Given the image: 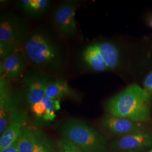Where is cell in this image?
<instances>
[{
	"label": "cell",
	"mask_w": 152,
	"mask_h": 152,
	"mask_svg": "<svg viewBox=\"0 0 152 152\" xmlns=\"http://www.w3.org/2000/svg\"><path fill=\"white\" fill-rule=\"evenodd\" d=\"M151 95L136 84L126 88L111 98L105 111L113 116L137 122H148L152 118Z\"/></svg>",
	"instance_id": "obj_1"
},
{
	"label": "cell",
	"mask_w": 152,
	"mask_h": 152,
	"mask_svg": "<svg viewBox=\"0 0 152 152\" xmlns=\"http://www.w3.org/2000/svg\"><path fill=\"white\" fill-rule=\"evenodd\" d=\"M24 50L27 60L39 68L54 70L61 65L59 49L43 32L36 31L28 35Z\"/></svg>",
	"instance_id": "obj_2"
},
{
	"label": "cell",
	"mask_w": 152,
	"mask_h": 152,
	"mask_svg": "<svg viewBox=\"0 0 152 152\" xmlns=\"http://www.w3.org/2000/svg\"><path fill=\"white\" fill-rule=\"evenodd\" d=\"M61 133L67 140L82 152H105L107 141L98 131L79 120L65 121L60 127Z\"/></svg>",
	"instance_id": "obj_3"
},
{
	"label": "cell",
	"mask_w": 152,
	"mask_h": 152,
	"mask_svg": "<svg viewBox=\"0 0 152 152\" xmlns=\"http://www.w3.org/2000/svg\"><path fill=\"white\" fill-rule=\"evenodd\" d=\"M25 23L15 15L7 12L0 19V58L4 60L21 52L28 37Z\"/></svg>",
	"instance_id": "obj_4"
},
{
	"label": "cell",
	"mask_w": 152,
	"mask_h": 152,
	"mask_svg": "<svg viewBox=\"0 0 152 152\" xmlns=\"http://www.w3.org/2000/svg\"><path fill=\"white\" fill-rule=\"evenodd\" d=\"M82 56L88 68L98 72L116 69L121 61L118 48L107 41L87 46L83 51Z\"/></svg>",
	"instance_id": "obj_5"
},
{
	"label": "cell",
	"mask_w": 152,
	"mask_h": 152,
	"mask_svg": "<svg viewBox=\"0 0 152 152\" xmlns=\"http://www.w3.org/2000/svg\"><path fill=\"white\" fill-rule=\"evenodd\" d=\"M149 126L148 122H137L109 114L100 122V128L104 132L109 136L120 137L149 131Z\"/></svg>",
	"instance_id": "obj_6"
},
{
	"label": "cell",
	"mask_w": 152,
	"mask_h": 152,
	"mask_svg": "<svg viewBox=\"0 0 152 152\" xmlns=\"http://www.w3.org/2000/svg\"><path fill=\"white\" fill-rule=\"evenodd\" d=\"M76 2L68 1L60 4L54 12V20L59 31L66 37H72L77 33Z\"/></svg>",
	"instance_id": "obj_7"
},
{
	"label": "cell",
	"mask_w": 152,
	"mask_h": 152,
	"mask_svg": "<svg viewBox=\"0 0 152 152\" xmlns=\"http://www.w3.org/2000/svg\"><path fill=\"white\" fill-rule=\"evenodd\" d=\"M152 147V130L123 136L112 141L110 148L113 151H138Z\"/></svg>",
	"instance_id": "obj_8"
},
{
	"label": "cell",
	"mask_w": 152,
	"mask_h": 152,
	"mask_svg": "<svg viewBox=\"0 0 152 152\" xmlns=\"http://www.w3.org/2000/svg\"><path fill=\"white\" fill-rule=\"evenodd\" d=\"M27 59L24 54L18 52L1 60V78L15 81L24 73L27 65Z\"/></svg>",
	"instance_id": "obj_9"
},
{
	"label": "cell",
	"mask_w": 152,
	"mask_h": 152,
	"mask_svg": "<svg viewBox=\"0 0 152 152\" xmlns=\"http://www.w3.org/2000/svg\"><path fill=\"white\" fill-rule=\"evenodd\" d=\"M26 121L27 115L24 112L16 110L10 115L9 124L1 136L0 150L16 142Z\"/></svg>",
	"instance_id": "obj_10"
},
{
	"label": "cell",
	"mask_w": 152,
	"mask_h": 152,
	"mask_svg": "<svg viewBox=\"0 0 152 152\" xmlns=\"http://www.w3.org/2000/svg\"><path fill=\"white\" fill-rule=\"evenodd\" d=\"M27 88V99L31 107L42 100L46 96V90L49 81L48 77L40 73H31L24 78Z\"/></svg>",
	"instance_id": "obj_11"
},
{
	"label": "cell",
	"mask_w": 152,
	"mask_h": 152,
	"mask_svg": "<svg viewBox=\"0 0 152 152\" xmlns=\"http://www.w3.org/2000/svg\"><path fill=\"white\" fill-rule=\"evenodd\" d=\"M17 102L11 94L7 80L0 81V133L2 134L9 124L10 116L16 110Z\"/></svg>",
	"instance_id": "obj_12"
},
{
	"label": "cell",
	"mask_w": 152,
	"mask_h": 152,
	"mask_svg": "<svg viewBox=\"0 0 152 152\" xmlns=\"http://www.w3.org/2000/svg\"><path fill=\"white\" fill-rule=\"evenodd\" d=\"M51 2L48 0H22L19 1L20 9L28 15H42L49 9Z\"/></svg>",
	"instance_id": "obj_13"
},
{
	"label": "cell",
	"mask_w": 152,
	"mask_h": 152,
	"mask_svg": "<svg viewBox=\"0 0 152 152\" xmlns=\"http://www.w3.org/2000/svg\"><path fill=\"white\" fill-rule=\"evenodd\" d=\"M73 93L66 82L56 80L49 82L46 90V96L59 100L61 98L70 96Z\"/></svg>",
	"instance_id": "obj_14"
},
{
	"label": "cell",
	"mask_w": 152,
	"mask_h": 152,
	"mask_svg": "<svg viewBox=\"0 0 152 152\" xmlns=\"http://www.w3.org/2000/svg\"><path fill=\"white\" fill-rule=\"evenodd\" d=\"M34 130L25 127L17 140L19 152H33L34 145Z\"/></svg>",
	"instance_id": "obj_15"
},
{
	"label": "cell",
	"mask_w": 152,
	"mask_h": 152,
	"mask_svg": "<svg viewBox=\"0 0 152 152\" xmlns=\"http://www.w3.org/2000/svg\"><path fill=\"white\" fill-rule=\"evenodd\" d=\"M34 145L33 152H56L48 136L44 132L34 130Z\"/></svg>",
	"instance_id": "obj_16"
},
{
	"label": "cell",
	"mask_w": 152,
	"mask_h": 152,
	"mask_svg": "<svg viewBox=\"0 0 152 152\" xmlns=\"http://www.w3.org/2000/svg\"><path fill=\"white\" fill-rule=\"evenodd\" d=\"M42 101L45 107V112L42 117L43 120L45 121L54 120L56 116L55 114V111L60 108L59 100L53 99L45 96Z\"/></svg>",
	"instance_id": "obj_17"
},
{
	"label": "cell",
	"mask_w": 152,
	"mask_h": 152,
	"mask_svg": "<svg viewBox=\"0 0 152 152\" xmlns=\"http://www.w3.org/2000/svg\"><path fill=\"white\" fill-rule=\"evenodd\" d=\"M58 147L60 152H82L75 144L62 137L58 142Z\"/></svg>",
	"instance_id": "obj_18"
},
{
	"label": "cell",
	"mask_w": 152,
	"mask_h": 152,
	"mask_svg": "<svg viewBox=\"0 0 152 152\" xmlns=\"http://www.w3.org/2000/svg\"><path fill=\"white\" fill-rule=\"evenodd\" d=\"M33 113L38 117L42 118L45 112V107L42 101L34 104L31 107Z\"/></svg>",
	"instance_id": "obj_19"
},
{
	"label": "cell",
	"mask_w": 152,
	"mask_h": 152,
	"mask_svg": "<svg viewBox=\"0 0 152 152\" xmlns=\"http://www.w3.org/2000/svg\"><path fill=\"white\" fill-rule=\"evenodd\" d=\"M144 90L149 95H152V71L148 74L144 81Z\"/></svg>",
	"instance_id": "obj_20"
},
{
	"label": "cell",
	"mask_w": 152,
	"mask_h": 152,
	"mask_svg": "<svg viewBox=\"0 0 152 152\" xmlns=\"http://www.w3.org/2000/svg\"><path fill=\"white\" fill-rule=\"evenodd\" d=\"M0 152H19L17 142L9 147L0 150Z\"/></svg>",
	"instance_id": "obj_21"
},
{
	"label": "cell",
	"mask_w": 152,
	"mask_h": 152,
	"mask_svg": "<svg viewBox=\"0 0 152 152\" xmlns=\"http://www.w3.org/2000/svg\"><path fill=\"white\" fill-rule=\"evenodd\" d=\"M149 25L150 26V27L152 28V18L149 20Z\"/></svg>",
	"instance_id": "obj_22"
},
{
	"label": "cell",
	"mask_w": 152,
	"mask_h": 152,
	"mask_svg": "<svg viewBox=\"0 0 152 152\" xmlns=\"http://www.w3.org/2000/svg\"><path fill=\"white\" fill-rule=\"evenodd\" d=\"M139 152V151H128V152Z\"/></svg>",
	"instance_id": "obj_23"
},
{
	"label": "cell",
	"mask_w": 152,
	"mask_h": 152,
	"mask_svg": "<svg viewBox=\"0 0 152 152\" xmlns=\"http://www.w3.org/2000/svg\"><path fill=\"white\" fill-rule=\"evenodd\" d=\"M149 152H152V149L150 151H149Z\"/></svg>",
	"instance_id": "obj_24"
}]
</instances>
